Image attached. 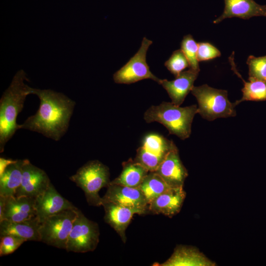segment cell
Returning <instances> with one entry per match:
<instances>
[{"label":"cell","mask_w":266,"mask_h":266,"mask_svg":"<svg viewBox=\"0 0 266 266\" xmlns=\"http://www.w3.org/2000/svg\"><path fill=\"white\" fill-rule=\"evenodd\" d=\"M24 160H16L0 174V196H14L21 184Z\"/></svg>","instance_id":"22"},{"label":"cell","mask_w":266,"mask_h":266,"mask_svg":"<svg viewBox=\"0 0 266 266\" xmlns=\"http://www.w3.org/2000/svg\"><path fill=\"white\" fill-rule=\"evenodd\" d=\"M186 195L183 187L170 188L148 204L149 212L171 217L181 210Z\"/></svg>","instance_id":"16"},{"label":"cell","mask_w":266,"mask_h":266,"mask_svg":"<svg viewBox=\"0 0 266 266\" xmlns=\"http://www.w3.org/2000/svg\"><path fill=\"white\" fill-rule=\"evenodd\" d=\"M152 43V40L143 37L136 53L113 74L115 83L130 84L143 79H151L160 83L161 79L150 71L146 60L147 50Z\"/></svg>","instance_id":"9"},{"label":"cell","mask_w":266,"mask_h":266,"mask_svg":"<svg viewBox=\"0 0 266 266\" xmlns=\"http://www.w3.org/2000/svg\"><path fill=\"white\" fill-rule=\"evenodd\" d=\"M197 58L199 62L210 60L221 56L220 51L209 42L198 43Z\"/></svg>","instance_id":"29"},{"label":"cell","mask_w":266,"mask_h":266,"mask_svg":"<svg viewBox=\"0 0 266 266\" xmlns=\"http://www.w3.org/2000/svg\"><path fill=\"white\" fill-rule=\"evenodd\" d=\"M198 113L197 105L180 107L172 102L163 101L158 105H152L144 114L147 123L157 122L165 126L170 134L182 140L189 137L195 115Z\"/></svg>","instance_id":"3"},{"label":"cell","mask_w":266,"mask_h":266,"mask_svg":"<svg viewBox=\"0 0 266 266\" xmlns=\"http://www.w3.org/2000/svg\"><path fill=\"white\" fill-rule=\"evenodd\" d=\"M28 80L22 69L14 75L8 88L0 100V152L4 150L6 143L19 129L17 117L24 107L26 97L32 94V89L24 83Z\"/></svg>","instance_id":"2"},{"label":"cell","mask_w":266,"mask_h":266,"mask_svg":"<svg viewBox=\"0 0 266 266\" xmlns=\"http://www.w3.org/2000/svg\"><path fill=\"white\" fill-rule=\"evenodd\" d=\"M246 63L249 68V79L266 82V55L259 57L250 55Z\"/></svg>","instance_id":"26"},{"label":"cell","mask_w":266,"mask_h":266,"mask_svg":"<svg viewBox=\"0 0 266 266\" xmlns=\"http://www.w3.org/2000/svg\"><path fill=\"white\" fill-rule=\"evenodd\" d=\"M191 93L198 101V113L208 121L234 117L236 114L234 109L236 105L229 100L226 90L204 84L194 86Z\"/></svg>","instance_id":"5"},{"label":"cell","mask_w":266,"mask_h":266,"mask_svg":"<svg viewBox=\"0 0 266 266\" xmlns=\"http://www.w3.org/2000/svg\"><path fill=\"white\" fill-rule=\"evenodd\" d=\"M78 210L77 207L65 210L46 218L39 228L40 241L66 249Z\"/></svg>","instance_id":"6"},{"label":"cell","mask_w":266,"mask_h":266,"mask_svg":"<svg viewBox=\"0 0 266 266\" xmlns=\"http://www.w3.org/2000/svg\"><path fill=\"white\" fill-rule=\"evenodd\" d=\"M199 73V72L190 68L181 72L173 80L161 79L159 84L166 91L171 102L180 106L189 93L191 91Z\"/></svg>","instance_id":"18"},{"label":"cell","mask_w":266,"mask_h":266,"mask_svg":"<svg viewBox=\"0 0 266 266\" xmlns=\"http://www.w3.org/2000/svg\"><path fill=\"white\" fill-rule=\"evenodd\" d=\"M105 214L104 221L119 235L124 243L126 241V230L134 214H144L146 211L135 208L119 205L112 202L102 201Z\"/></svg>","instance_id":"13"},{"label":"cell","mask_w":266,"mask_h":266,"mask_svg":"<svg viewBox=\"0 0 266 266\" xmlns=\"http://www.w3.org/2000/svg\"><path fill=\"white\" fill-rule=\"evenodd\" d=\"M120 174L109 184H117L125 186L139 188L149 172L144 166L134 160L130 159L123 162Z\"/></svg>","instance_id":"21"},{"label":"cell","mask_w":266,"mask_h":266,"mask_svg":"<svg viewBox=\"0 0 266 266\" xmlns=\"http://www.w3.org/2000/svg\"><path fill=\"white\" fill-rule=\"evenodd\" d=\"M34 208L36 217L41 223L50 216L76 207L60 195L51 183L44 192L35 198Z\"/></svg>","instance_id":"12"},{"label":"cell","mask_w":266,"mask_h":266,"mask_svg":"<svg viewBox=\"0 0 266 266\" xmlns=\"http://www.w3.org/2000/svg\"><path fill=\"white\" fill-rule=\"evenodd\" d=\"M100 234L98 224L88 219L78 209L66 250L75 253L93 251L99 242Z\"/></svg>","instance_id":"7"},{"label":"cell","mask_w":266,"mask_h":266,"mask_svg":"<svg viewBox=\"0 0 266 266\" xmlns=\"http://www.w3.org/2000/svg\"><path fill=\"white\" fill-rule=\"evenodd\" d=\"M224 3L223 13L213 23L233 17L249 19L255 16L266 17V5H260L254 0H224Z\"/></svg>","instance_id":"17"},{"label":"cell","mask_w":266,"mask_h":266,"mask_svg":"<svg viewBox=\"0 0 266 266\" xmlns=\"http://www.w3.org/2000/svg\"><path fill=\"white\" fill-rule=\"evenodd\" d=\"M32 94L39 99L38 109L19 124V129L35 132L55 141L59 140L68 129L75 101L63 93L50 89L33 88Z\"/></svg>","instance_id":"1"},{"label":"cell","mask_w":266,"mask_h":266,"mask_svg":"<svg viewBox=\"0 0 266 266\" xmlns=\"http://www.w3.org/2000/svg\"><path fill=\"white\" fill-rule=\"evenodd\" d=\"M0 240L1 257L13 253L25 241H26L21 237L12 234L0 236Z\"/></svg>","instance_id":"28"},{"label":"cell","mask_w":266,"mask_h":266,"mask_svg":"<svg viewBox=\"0 0 266 266\" xmlns=\"http://www.w3.org/2000/svg\"><path fill=\"white\" fill-rule=\"evenodd\" d=\"M16 160L6 159L3 157L0 158V174H1L5 168L10 164L16 161Z\"/></svg>","instance_id":"30"},{"label":"cell","mask_w":266,"mask_h":266,"mask_svg":"<svg viewBox=\"0 0 266 266\" xmlns=\"http://www.w3.org/2000/svg\"><path fill=\"white\" fill-rule=\"evenodd\" d=\"M198 44L191 34L184 36L181 42V50L188 60L190 69L200 72L197 58Z\"/></svg>","instance_id":"25"},{"label":"cell","mask_w":266,"mask_h":266,"mask_svg":"<svg viewBox=\"0 0 266 266\" xmlns=\"http://www.w3.org/2000/svg\"><path fill=\"white\" fill-rule=\"evenodd\" d=\"M238 77L244 83L242 89V96L239 100L234 103L235 105L244 101H264L266 100V82L253 79H248L246 82L242 78L240 74Z\"/></svg>","instance_id":"24"},{"label":"cell","mask_w":266,"mask_h":266,"mask_svg":"<svg viewBox=\"0 0 266 266\" xmlns=\"http://www.w3.org/2000/svg\"><path fill=\"white\" fill-rule=\"evenodd\" d=\"M165 66L175 77L189 67L188 60L181 49L174 51L165 62Z\"/></svg>","instance_id":"27"},{"label":"cell","mask_w":266,"mask_h":266,"mask_svg":"<svg viewBox=\"0 0 266 266\" xmlns=\"http://www.w3.org/2000/svg\"><path fill=\"white\" fill-rule=\"evenodd\" d=\"M171 188L183 187L188 173L183 165L177 148L172 150L155 171Z\"/></svg>","instance_id":"15"},{"label":"cell","mask_w":266,"mask_h":266,"mask_svg":"<svg viewBox=\"0 0 266 266\" xmlns=\"http://www.w3.org/2000/svg\"><path fill=\"white\" fill-rule=\"evenodd\" d=\"M51 183L49 177L43 169L24 159L21 183L15 196L35 198L44 192Z\"/></svg>","instance_id":"10"},{"label":"cell","mask_w":266,"mask_h":266,"mask_svg":"<svg viewBox=\"0 0 266 266\" xmlns=\"http://www.w3.org/2000/svg\"><path fill=\"white\" fill-rule=\"evenodd\" d=\"M35 198L0 196V222H21L36 216Z\"/></svg>","instance_id":"11"},{"label":"cell","mask_w":266,"mask_h":266,"mask_svg":"<svg viewBox=\"0 0 266 266\" xmlns=\"http://www.w3.org/2000/svg\"><path fill=\"white\" fill-rule=\"evenodd\" d=\"M69 179L84 191L89 205H102V198L99 192L101 188L107 187L111 181L106 166L98 160L88 161Z\"/></svg>","instance_id":"4"},{"label":"cell","mask_w":266,"mask_h":266,"mask_svg":"<svg viewBox=\"0 0 266 266\" xmlns=\"http://www.w3.org/2000/svg\"><path fill=\"white\" fill-rule=\"evenodd\" d=\"M170 188L155 171H149L139 187L148 204Z\"/></svg>","instance_id":"23"},{"label":"cell","mask_w":266,"mask_h":266,"mask_svg":"<svg viewBox=\"0 0 266 266\" xmlns=\"http://www.w3.org/2000/svg\"><path fill=\"white\" fill-rule=\"evenodd\" d=\"M176 148L172 140L158 133H150L143 138L134 160L149 171H155L169 153Z\"/></svg>","instance_id":"8"},{"label":"cell","mask_w":266,"mask_h":266,"mask_svg":"<svg viewBox=\"0 0 266 266\" xmlns=\"http://www.w3.org/2000/svg\"><path fill=\"white\" fill-rule=\"evenodd\" d=\"M40 223L35 216L21 222L3 220L0 222V235H14L26 241H40L39 228Z\"/></svg>","instance_id":"20"},{"label":"cell","mask_w":266,"mask_h":266,"mask_svg":"<svg viewBox=\"0 0 266 266\" xmlns=\"http://www.w3.org/2000/svg\"><path fill=\"white\" fill-rule=\"evenodd\" d=\"M102 201H110L149 212L148 204L139 188L109 184L105 194L102 197Z\"/></svg>","instance_id":"14"},{"label":"cell","mask_w":266,"mask_h":266,"mask_svg":"<svg viewBox=\"0 0 266 266\" xmlns=\"http://www.w3.org/2000/svg\"><path fill=\"white\" fill-rule=\"evenodd\" d=\"M162 266H214L216 263L194 246L177 245L170 258Z\"/></svg>","instance_id":"19"}]
</instances>
